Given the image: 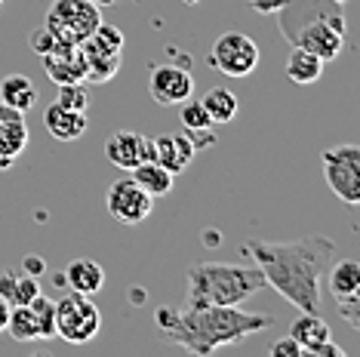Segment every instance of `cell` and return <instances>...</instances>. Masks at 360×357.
I'll use <instances>...</instances> for the list:
<instances>
[{
  "mask_svg": "<svg viewBox=\"0 0 360 357\" xmlns=\"http://www.w3.org/2000/svg\"><path fill=\"white\" fill-rule=\"evenodd\" d=\"M44 271H46V262L40 256L31 253V256L22 259V274H28V278H40Z\"/></svg>",
  "mask_w": 360,
  "mask_h": 357,
  "instance_id": "obj_33",
  "label": "cell"
},
{
  "mask_svg": "<svg viewBox=\"0 0 360 357\" xmlns=\"http://www.w3.org/2000/svg\"><path fill=\"white\" fill-rule=\"evenodd\" d=\"M151 145H154V160H158L163 169H169L173 176L185 173V169L191 167L194 154H198L185 133H163L158 139H151Z\"/></svg>",
  "mask_w": 360,
  "mask_h": 357,
  "instance_id": "obj_13",
  "label": "cell"
},
{
  "mask_svg": "<svg viewBox=\"0 0 360 357\" xmlns=\"http://www.w3.org/2000/svg\"><path fill=\"white\" fill-rule=\"evenodd\" d=\"M345 22H333V19H311L305 25H299L292 31L290 44L292 46H302V50L314 53L317 59L323 62H333L335 56L342 53V46H345Z\"/></svg>",
  "mask_w": 360,
  "mask_h": 357,
  "instance_id": "obj_8",
  "label": "cell"
},
{
  "mask_svg": "<svg viewBox=\"0 0 360 357\" xmlns=\"http://www.w3.org/2000/svg\"><path fill=\"white\" fill-rule=\"evenodd\" d=\"M323 178L330 191L348 207L360 204V148L357 145H335L323 151Z\"/></svg>",
  "mask_w": 360,
  "mask_h": 357,
  "instance_id": "obj_6",
  "label": "cell"
},
{
  "mask_svg": "<svg viewBox=\"0 0 360 357\" xmlns=\"http://www.w3.org/2000/svg\"><path fill=\"white\" fill-rule=\"evenodd\" d=\"M105 157L120 169H133L145 160V136L133 133V129H117L105 142Z\"/></svg>",
  "mask_w": 360,
  "mask_h": 357,
  "instance_id": "obj_16",
  "label": "cell"
},
{
  "mask_svg": "<svg viewBox=\"0 0 360 357\" xmlns=\"http://www.w3.org/2000/svg\"><path fill=\"white\" fill-rule=\"evenodd\" d=\"M129 173H133V182L142 191H148L151 197H163V194H169L173 191V185H176L173 182L176 176L169 173V169H163L158 160H142V164L133 167Z\"/></svg>",
  "mask_w": 360,
  "mask_h": 357,
  "instance_id": "obj_21",
  "label": "cell"
},
{
  "mask_svg": "<svg viewBox=\"0 0 360 357\" xmlns=\"http://www.w3.org/2000/svg\"><path fill=\"white\" fill-rule=\"evenodd\" d=\"M210 65L225 77H250L259 68V46L243 31H225L210 53Z\"/></svg>",
  "mask_w": 360,
  "mask_h": 357,
  "instance_id": "obj_7",
  "label": "cell"
},
{
  "mask_svg": "<svg viewBox=\"0 0 360 357\" xmlns=\"http://www.w3.org/2000/svg\"><path fill=\"white\" fill-rule=\"evenodd\" d=\"M0 6H4V0H0Z\"/></svg>",
  "mask_w": 360,
  "mask_h": 357,
  "instance_id": "obj_39",
  "label": "cell"
},
{
  "mask_svg": "<svg viewBox=\"0 0 360 357\" xmlns=\"http://www.w3.org/2000/svg\"><path fill=\"white\" fill-rule=\"evenodd\" d=\"M154 323L169 342L182 345L185 351L207 357L234 342H243L252 332L274 327L271 314H250L237 305H182L158 308Z\"/></svg>",
  "mask_w": 360,
  "mask_h": 357,
  "instance_id": "obj_2",
  "label": "cell"
},
{
  "mask_svg": "<svg viewBox=\"0 0 360 357\" xmlns=\"http://www.w3.org/2000/svg\"><path fill=\"white\" fill-rule=\"evenodd\" d=\"M179 117H182V124H185V129H198V126H212V120H210V115H207V108L200 105V99L194 102L191 96L182 102V111H179Z\"/></svg>",
  "mask_w": 360,
  "mask_h": 357,
  "instance_id": "obj_29",
  "label": "cell"
},
{
  "mask_svg": "<svg viewBox=\"0 0 360 357\" xmlns=\"http://www.w3.org/2000/svg\"><path fill=\"white\" fill-rule=\"evenodd\" d=\"M185 4H198V0H185Z\"/></svg>",
  "mask_w": 360,
  "mask_h": 357,
  "instance_id": "obj_38",
  "label": "cell"
},
{
  "mask_svg": "<svg viewBox=\"0 0 360 357\" xmlns=\"http://www.w3.org/2000/svg\"><path fill=\"white\" fill-rule=\"evenodd\" d=\"M102 311L93 305V296L71 290L65 299L56 302V336L68 345H86L99 336Z\"/></svg>",
  "mask_w": 360,
  "mask_h": 357,
  "instance_id": "obj_5",
  "label": "cell"
},
{
  "mask_svg": "<svg viewBox=\"0 0 360 357\" xmlns=\"http://www.w3.org/2000/svg\"><path fill=\"white\" fill-rule=\"evenodd\" d=\"M37 293H40L37 278L19 274V271H13V268H4V271H0V299H4L10 308L13 305H28Z\"/></svg>",
  "mask_w": 360,
  "mask_h": 357,
  "instance_id": "obj_20",
  "label": "cell"
},
{
  "mask_svg": "<svg viewBox=\"0 0 360 357\" xmlns=\"http://www.w3.org/2000/svg\"><path fill=\"white\" fill-rule=\"evenodd\" d=\"M28 308H31V314H34V320L40 327V339H53L56 336V302L50 296L37 293L28 302Z\"/></svg>",
  "mask_w": 360,
  "mask_h": 357,
  "instance_id": "obj_27",
  "label": "cell"
},
{
  "mask_svg": "<svg viewBox=\"0 0 360 357\" xmlns=\"http://www.w3.org/2000/svg\"><path fill=\"white\" fill-rule=\"evenodd\" d=\"M268 354L271 357H302V348L296 345V339L286 336V339H277V342L268 348Z\"/></svg>",
  "mask_w": 360,
  "mask_h": 357,
  "instance_id": "obj_32",
  "label": "cell"
},
{
  "mask_svg": "<svg viewBox=\"0 0 360 357\" xmlns=\"http://www.w3.org/2000/svg\"><path fill=\"white\" fill-rule=\"evenodd\" d=\"M247 256L262 268L265 283L274 287L299 311H321V278L335 256L330 238H299V240H247Z\"/></svg>",
  "mask_w": 360,
  "mask_h": 357,
  "instance_id": "obj_1",
  "label": "cell"
},
{
  "mask_svg": "<svg viewBox=\"0 0 360 357\" xmlns=\"http://www.w3.org/2000/svg\"><path fill=\"white\" fill-rule=\"evenodd\" d=\"M335 4H342V6H345V4H348V0H335Z\"/></svg>",
  "mask_w": 360,
  "mask_h": 357,
  "instance_id": "obj_37",
  "label": "cell"
},
{
  "mask_svg": "<svg viewBox=\"0 0 360 357\" xmlns=\"http://www.w3.org/2000/svg\"><path fill=\"white\" fill-rule=\"evenodd\" d=\"M188 142L194 145V151H203L210 148V145H216V133H212V126H198V129H185Z\"/></svg>",
  "mask_w": 360,
  "mask_h": 357,
  "instance_id": "obj_31",
  "label": "cell"
},
{
  "mask_svg": "<svg viewBox=\"0 0 360 357\" xmlns=\"http://www.w3.org/2000/svg\"><path fill=\"white\" fill-rule=\"evenodd\" d=\"M148 93L158 105H182L194 93L191 68H185V65H154L148 74Z\"/></svg>",
  "mask_w": 360,
  "mask_h": 357,
  "instance_id": "obj_10",
  "label": "cell"
},
{
  "mask_svg": "<svg viewBox=\"0 0 360 357\" xmlns=\"http://www.w3.org/2000/svg\"><path fill=\"white\" fill-rule=\"evenodd\" d=\"M323 65L326 62L317 59L314 53L302 50V46H292V53L286 56L283 71H286V77H290L296 86H311V84H317V80H321Z\"/></svg>",
  "mask_w": 360,
  "mask_h": 357,
  "instance_id": "obj_19",
  "label": "cell"
},
{
  "mask_svg": "<svg viewBox=\"0 0 360 357\" xmlns=\"http://www.w3.org/2000/svg\"><path fill=\"white\" fill-rule=\"evenodd\" d=\"M0 102L13 105L15 111H31L37 105V89L25 74H6L0 80Z\"/></svg>",
  "mask_w": 360,
  "mask_h": 357,
  "instance_id": "obj_24",
  "label": "cell"
},
{
  "mask_svg": "<svg viewBox=\"0 0 360 357\" xmlns=\"http://www.w3.org/2000/svg\"><path fill=\"white\" fill-rule=\"evenodd\" d=\"M6 318H10V305H6L4 299H0V332L6 330Z\"/></svg>",
  "mask_w": 360,
  "mask_h": 357,
  "instance_id": "obj_35",
  "label": "cell"
},
{
  "mask_svg": "<svg viewBox=\"0 0 360 357\" xmlns=\"http://www.w3.org/2000/svg\"><path fill=\"white\" fill-rule=\"evenodd\" d=\"M277 15H281L283 37H290L299 25H305V22H311V19L345 22L342 4H335V0H283V6L277 10Z\"/></svg>",
  "mask_w": 360,
  "mask_h": 357,
  "instance_id": "obj_11",
  "label": "cell"
},
{
  "mask_svg": "<svg viewBox=\"0 0 360 357\" xmlns=\"http://www.w3.org/2000/svg\"><path fill=\"white\" fill-rule=\"evenodd\" d=\"M80 53H84V62H86L84 80H111L120 71V53L117 50H105V46L93 44V40H84V44H80Z\"/></svg>",
  "mask_w": 360,
  "mask_h": 357,
  "instance_id": "obj_18",
  "label": "cell"
},
{
  "mask_svg": "<svg viewBox=\"0 0 360 357\" xmlns=\"http://www.w3.org/2000/svg\"><path fill=\"white\" fill-rule=\"evenodd\" d=\"M28 148V124L25 120H0V169H6Z\"/></svg>",
  "mask_w": 360,
  "mask_h": 357,
  "instance_id": "obj_23",
  "label": "cell"
},
{
  "mask_svg": "<svg viewBox=\"0 0 360 357\" xmlns=\"http://www.w3.org/2000/svg\"><path fill=\"white\" fill-rule=\"evenodd\" d=\"M28 44H31V50H34L37 56H46L56 44H59V40H56L53 31L44 25V28H34V31H31V34H28Z\"/></svg>",
  "mask_w": 360,
  "mask_h": 357,
  "instance_id": "obj_30",
  "label": "cell"
},
{
  "mask_svg": "<svg viewBox=\"0 0 360 357\" xmlns=\"http://www.w3.org/2000/svg\"><path fill=\"white\" fill-rule=\"evenodd\" d=\"M96 6H114V4H120V0H93Z\"/></svg>",
  "mask_w": 360,
  "mask_h": 357,
  "instance_id": "obj_36",
  "label": "cell"
},
{
  "mask_svg": "<svg viewBox=\"0 0 360 357\" xmlns=\"http://www.w3.org/2000/svg\"><path fill=\"white\" fill-rule=\"evenodd\" d=\"M65 280H68V287L75 293L96 296L105 287V268L96 259H75V262L65 268Z\"/></svg>",
  "mask_w": 360,
  "mask_h": 357,
  "instance_id": "obj_17",
  "label": "cell"
},
{
  "mask_svg": "<svg viewBox=\"0 0 360 357\" xmlns=\"http://www.w3.org/2000/svg\"><path fill=\"white\" fill-rule=\"evenodd\" d=\"M4 332H10L15 342H34V339H40V327H37V320H34V314H31L28 305L10 308V318H6Z\"/></svg>",
  "mask_w": 360,
  "mask_h": 357,
  "instance_id": "obj_26",
  "label": "cell"
},
{
  "mask_svg": "<svg viewBox=\"0 0 360 357\" xmlns=\"http://www.w3.org/2000/svg\"><path fill=\"white\" fill-rule=\"evenodd\" d=\"M65 108L75 111H86L89 108V89L86 80H71V84H59V99H56Z\"/></svg>",
  "mask_w": 360,
  "mask_h": 357,
  "instance_id": "obj_28",
  "label": "cell"
},
{
  "mask_svg": "<svg viewBox=\"0 0 360 357\" xmlns=\"http://www.w3.org/2000/svg\"><path fill=\"white\" fill-rule=\"evenodd\" d=\"M200 105L207 108V115H210L212 124H231V120L237 117V111H240L237 96L231 93V89H225V86L210 89V93L200 99Z\"/></svg>",
  "mask_w": 360,
  "mask_h": 357,
  "instance_id": "obj_25",
  "label": "cell"
},
{
  "mask_svg": "<svg viewBox=\"0 0 360 357\" xmlns=\"http://www.w3.org/2000/svg\"><path fill=\"white\" fill-rule=\"evenodd\" d=\"M102 6H96L93 0H53L46 10L44 25L53 31V37L59 44L80 46L84 40L99 28L102 22Z\"/></svg>",
  "mask_w": 360,
  "mask_h": 357,
  "instance_id": "obj_4",
  "label": "cell"
},
{
  "mask_svg": "<svg viewBox=\"0 0 360 357\" xmlns=\"http://www.w3.org/2000/svg\"><path fill=\"white\" fill-rule=\"evenodd\" d=\"M105 207L108 213L117 219L120 225H139L151 216L154 209V197L148 191H142L133 178H120L108 188V197H105Z\"/></svg>",
  "mask_w": 360,
  "mask_h": 357,
  "instance_id": "obj_9",
  "label": "cell"
},
{
  "mask_svg": "<svg viewBox=\"0 0 360 357\" xmlns=\"http://www.w3.org/2000/svg\"><path fill=\"white\" fill-rule=\"evenodd\" d=\"M185 280V305H240L262 287H268L259 265L228 262L191 265Z\"/></svg>",
  "mask_w": 360,
  "mask_h": 357,
  "instance_id": "obj_3",
  "label": "cell"
},
{
  "mask_svg": "<svg viewBox=\"0 0 360 357\" xmlns=\"http://www.w3.org/2000/svg\"><path fill=\"white\" fill-rule=\"evenodd\" d=\"M44 126L56 142H75L86 133L89 117H86V111H75V108H65V105L53 102L44 111Z\"/></svg>",
  "mask_w": 360,
  "mask_h": 357,
  "instance_id": "obj_14",
  "label": "cell"
},
{
  "mask_svg": "<svg viewBox=\"0 0 360 357\" xmlns=\"http://www.w3.org/2000/svg\"><path fill=\"white\" fill-rule=\"evenodd\" d=\"M44 59V71L46 77L53 80L56 86L59 84H71V80H84L86 77V62H84V53L80 46H71V44H56Z\"/></svg>",
  "mask_w": 360,
  "mask_h": 357,
  "instance_id": "obj_12",
  "label": "cell"
},
{
  "mask_svg": "<svg viewBox=\"0 0 360 357\" xmlns=\"http://www.w3.org/2000/svg\"><path fill=\"white\" fill-rule=\"evenodd\" d=\"M326 283H330V293L335 296V302L345 296L360 293V262L357 259H342L326 271Z\"/></svg>",
  "mask_w": 360,
  "mask_h": 357,
  "instance_id": "obj_22",
  "label": "cell"
},
{
  "mask_svg": "<svg viewBox=\"0 0 360 357\" xmlns=\"http://www.w3.org/2000/svg\"><path fill=\"white\" fill-rule=\"evenodd\" d=\"M290 339H296V345L302 348V357L305 354L314 357L317 348H323L333 339V332H330V323L321 318V311L317 314L302 311L299 318L292 320V327H290Z\"/></svg>",
  "mask_w": 360,
  "mask_h": 357,
  "instance_id": "obj_15",
  "label": "cell"
},
{
  "mask_svg": "<svg viewBox=\"0 0 360 357\" xmlns=\"http://www.w3.org/2000/svg\"><path fill=\"white\" fill-rule=\"evenodd\" d=\"M250 10L259 15H277V10L283 6V0H247Z\"/></svg>",
  "mask_w": 360,
  "mask_h": 357,
  "instance_id": "obj_34",
  "label": "cell"
}]
</instances>
